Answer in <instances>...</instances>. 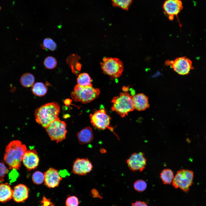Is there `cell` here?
I'll return each instance as SVG.
<instances>
[{"instance_id":"cell-1","label":"cell","mask_w":206,"mask_h":206,"mask_svg":"<svg viewBox=\"0 0 206 206\" xmlns=\"http://www.w3.org/2000/svg\"><path fill=\"white\" fill-rule=\"evenodd\" d=\"M26 150L25 145L18 140L12 141L6 146L4 160L10 169H19Z\"/></svg>"},{"instance_id":"cell-2","label":"cell","mask_w":206,"mask_h":206,"mask_svg":"<svg viewBox=\"0 0 206 206\" xmlns=\"http://www.w3.org/2000/svg\"><path fill=\"white\" fill-rule=\"evenodd\" d=\"M60 112V106L55 102L44 104L35 110V120L43 128H46L52 122L58 119Z\"/></svg>"},{"instance_id":"cell-3","label":"cell","mask_w":206,"mask_h":206,"mask_svg":"<svg viewBox=\"0 0 206 206\" xmlns=\"http://www.w3.org/2000/svg\"><path fill=\"white\" fill-rule=\"evenodd\" d=\"M111 102V110L121 117H124L134 109L132 101V96L127 93H121L119 96L114 97Z\"/></svg>"},{"instance_id":"cell-4","label":"cell","mask_w":206,"mask_h":206,"mask_svg":"<svg viewBox=\"0 0 206 206\" xmlns=\"http://www.w3.org/2000/svg\"><path fill=\"white\" fill-rule=\"evenodd\" d=\"M100 93L98 88L92 86H84L77 84L71 93V97L75 102L86 104L96 98Z\"/></svg>"},{"instance_id":"cell-5","label":"cell","mask_w":206,"mask_h":206,"mask_svg":"<svg viewBox=\"0 0 206 206\" xmlns=\"http://www.w3.org/2000/svg\"><path fill=\"white\" fill-rule=\"evenodd\" d=\"M100 65L103 73L113 78L120 77L123 71V63L117 58H104Z\"/></svg>"},{"instance_id":"cell-6","label":"cell","mask_w":206,"mask_h":206,"mask_svg":"<svg viewBox=\"0 0 206 206\" xmlns=\"http://www.w3.org/2000/svg\"><path fill=\"white\" fill-rule=\"evenodd\" d=\"M194 173L190 170L182 169L178 171L174 176L172 182L175 188H179L185 192H187L193 184Z\"/></svg>"},{"instance_id":"cell-7","label":"cell","mask_w":206,"mask_h":206,"mask_svg":"<svg viewBox=\"0 0 206 206\" xmlns=\"http://www.w3.org/2000/svg\"><path fill=\"white\" fill-rule=\"evenodd\" d=\"M66 126V123L58 118L50 123L45 128L51 140L58 143L65 138Z\"/></svg>"},{"instance_id":"cell-8","label":"cell","mask_w":206,"mask_h":206,"mask_svg":"<svg viewBox=\"0 0 206 206\" xmlns=\"http://www.w3.org/2000/svg\"><path fill=\"white\" fill-rule=\"evenodd\" d=\"M165 64L170 66L174 71L181 75H187L194 69L192 61L185 56L176 58L174 60H167Z\"/></svg>"},{"instance_id":"cell-9","label":"cell","mask_w":206,"mask_h":206,"mask_svg":"<svg viewBox=\"0 0 206 206\" xmlns=\"http://www.w3.org/2000/svg\"><path fill=\"white\" fill-rule=\"evenodd\" d=\"M92 125L99 129L104 130L108 128L113 132L114 128L110 126L111 118L104 108L98 110L90 115Z\"/></svg>"},{"instance_id":"cell-10","label":"cell","mask_w":206,"mask_h":206,"mask_svg":"<svg viewBox=\"0 0 206 206\" xmlns=\"http://www.w3.org/2000/svg\"><path fill=\"white\" fill-rule=\"evenodd\" d=\"M126 163L129 169L132 171L141 172L146 167V160L144 153L135 152L127 159Z\"/></svg>"},{"instance_id":"cell-11","label":"cell","mask_w":206,"mask_h":206,"mask_svg":"<svg viewBox=\"0 0 206 206\" xmlns=\"http://www.w3.org/2000/svg\"><path fill=\"white\" fill-rule=\"evenodd\" d=\"M163 8L164 14L168 16L170 20L172 21L175 16H177L183 6L181 0H166L163 5Z\"/></svg>"},{"instance_id":"cell-12","label":"cell","mask_w":206,"mask_h":206,"mask_svg":"<svg viewBox=\"0 0 206 206\" xmlns=\"http://www.w3.org/2000/svg\"><path fill=\"white\" fill-rule=\"evenodd\" d=\"M92 168V163L88 159L77 158L73 163L72 171L75 174L85 175L90 172Z\"/></svg>"},{"instance_id":"cell-13","label":"cell","mask_w":206,"mask_h":206,"mask_svg":"<svg viewBox=\"0 0 206 206\" xmlns=\"http://www.w3.org/2000/svg\"><path fill=\"white\" fill-rule=\"evenodd\" d=\"M22 161L29 171L37 168L39 161L37 151L35 149L26 150L23 155Z\"/></svg>"},{"instance_id":"cell-14","label":"cell","mask_w":206,"mask_h":206,"mask_svg":"<svg viewBox=\"0 0 206 206\" xmlns=\"http://www.w3.org/2000/svg\"><path fill=\"white\" fill-rule=\"evenodd\" d=\"M44 174V184L49 188L57 187L62 179L58 170L54 168H49Z\"/></svg>"},{"instance_id":"cell-15","label":"cell","mask_w":206,"mask_h":206,"mask_svg":"<svg viewBox=\"0 0 206 206\" xmlns=\"http://www.w3.org/2000/svg\"><path fill=\"white\" fill-rule=\"evenodd\" d=\"M29 189L25 185L20 184L15 186L13 190V198L16 202H23L29 196Z\"/></svg>"},{"instance_id":"cell-16","label":"cell","mask_w":206,"mask_h":206,"mask_svg":"<svg viewBox=\"0 0 206 206\" xmlns=\"http://www.w3.org/2000/svg\"><path fill=\"white\" fill-rule=\"evenodd\" d=\"M132 101L134 108L138 111L144 110L149 107L148 98L142 93L133 96Z\"/></svg>"},{"instance_id":"cell-17","label":"cell","mask_w":206,"mask_h":206,"mask_svg":"<svg viewBox=\"0 0 206 206\" xmlns=\"http://www.w3.org/2000/svg\"><path fill=\"white\" fill-rule=\"evenodd\" d=\"M77 136L79 143L81 144L88 143L93 138V133L91 128L89 126L86 127L78 132Z\"/></svg>"},{"instance_id":"cell-18","label":"cell","mask_w":206,"mask_h":206,"mask_svg":"<svg viewBox=\"0 0 206 206\" xmlns=\"http://www.w3.org/2000/svg\"><path fill=\"white\" fill-rule=\"evenodd\" d=\"M13 190L7 183L0 184V202H5L13 198Z\"/></svg>"},{"instance_id":"cell-19","label":"cell","mask_w":206,"mask_h":206,"mask_svg":"<svg viewBox=\"0 0 206 206\" xmlns=\"http://www.w3.org/2000/svg\"><path fill=\"white\" fill-rule=\"evenodd\" d=\"M79 57L77 55L73 54L70 56L66 60V62L70 67L73 73L77 75L80 71L81 66L80 63L77 62Z\"/></svg>"},{"instance_id":"cell-20","label":"cell","mask_w":206,"mask_h":206,"mask_svg":"<svg viewBox=\"0 0 206 206\" xmlns=\"http://www.w3.org/2000/svg\"><path fill=\"white\" fill-rule=\"evenodd\" d=\"M31 90L35 95L41 97L44 96L46 94L47 88L43 83L37 82L33 85Z\"/></svg>"},{"instance_id":"cell-21","label":"cell","mask_w":206,"mask_h":206,"mask_svg":"<svg viewBox=\"0 0 206 206\" xmlns=\"http://www.w3.org/2000/svg\"><path fill=\"white\" fill-rule=\"evenodd\" d=\"M174 177L173 171L169 169H164L160 173V177L165 184H170L173 182Z\"/></svg>"},{"instance_id":"cell-22","label":"cell","mask_w":206,"mask_h":206,"mask_svg":"<svg viewBox=\"0 0 206 206\" xmlns=\"http://www.w3.org/2000/svg\"><path fill=\"white\" fill-rule=\"evenodd\" d=\"M77 84L84 86H92V80L89 75L86 73L80 74L77 78Z\"/></svg>"},{"instance_id":"cell-23","label":"cell","mask_w":206,"mask_h":206,"mask_svg":"<svg viewBox=\"0 0 206 206\" xmlns=\"http://www.w3.org/2000/svg\"><path fill=\"white\" fill-rule=\"evenodd\" d=\"M35 78L32 74L27 73L23 74L21 77L20 82L21 85L25 87H29L33 85Z\"/></svg>"},{"instance_id":"cell-24","label":"cell","mask_w":206,"mask_h":206,"mask_svg":"<svg viewBox=\"0 0 206 206\" xmlns=\"http://www.w3.org/2000/svg\"><path fill=\"white\" fill-rule=\"evenodd\" d=\"M133 0H111L113 5L128 11Z\"/></svg>"},{"instance_id":"cell-25","label":"cell","mask_w":206,"mask_h":206,"mask_svg":"<svg viewBox=\"0 0 206 206\" xmlns=\"http://www.w3.org/2000/svg\"><path fill=\"white\" fill-rule=\"evenodd\" d=\"M41 46L43 49H47L51 51H54L57 48L56 43L52 38L47 37L44 39Z\"/></svg>"},{"instance_id":"cell-26","label":"cell","mask_w":206,"mask_h":206,"mask_svg":"<svg viewBox=\"0 0 206 206\" xmlns=\"http://www.w3.org/2000/svg\"><path fill=\"white\" fill-rule=\"evenodd\" d=\"M43 65L46 68L48 69H52L56 67L57 62L56 59L51 56H48L44 59Z\"/></svg>"},{"instance_id":"cell-27","label":"cell","mask_w":206,"mask_h":206,"mask_svg":"<svg viewBox=\"0 0 206 206\" xmlns=\"http://www.w3.org/2000/svg\"><path fill=\"white\" fill-rule=\"evenodd\" d=\"M32 179L34 183L37 185L41 184L44 182V174L41 171H36L33 174Z\"/></svg>"},{"instance_id":"cell-28","label":"cell","mask_w":206,"mask_h":206,"mask_svg":"<svg viewBox=\"0 0 206 206\" xmlns=\"http://www.w3.org/2000/svg\"><path fill=\"white\" fill-rule=\"evenodd\" d=\"M147 186L146 182L142 179L136 180L133 185L134 189L138 192H142L144 191L146 188Z\"/></svg>"},{"instance_id":"cell-29","label":"cell","mask_w":206,"mask_h":206,"mask_svg":"<svg viewBox=\"0 0 206 206\" xmlns=\"http://www.w3.org/2000/svg\"><path fill=\"white\" fill-rule=\"evenodd\" d=\"M79 203L78 198L74 196L68 197L66 201V206H78Z\"/></svg>"},{"instance_id":"cell-30","label":"cell","mask_w":206,"mask_h":206,"mask_svg":"<svg viewBox=\"0 0 206 206\" xmlns=\"http://www.w3.org/2000/svg\"><path fill=\"white\" fill-rule=\"evenodd\" d=\"M8 168L5 166L4 163L0 162V182L4 181L3 178L5 175L8 172Z\"/></svg>"},{"instance_id":"cell-31","label":"cell","mask_w":206,"mask_h":206,"mask_svg":"<svg viewBox=\"0 0 206 206\" xmlns=\"http://www.w3.org/2000/svg\"><path fill=\"white\" fill-rule=\"evenodd\" d=\"M9 174V179L10 182L12 183L15 181L18 176V173L17 172L16 169H13Z\"/></svg>"},{"instance_id":"cell-32","label":"cell","mask_w":206,"mask_h":206,"mask_svg":"<svg viewBox=\"0 0 206 206\" xmlns=\"http://www.w3.org/2000/svg\"><path fill=\"white\" fill-rule=\"evenodd\" d=\"M41 206H50L52 205V202L50 201V199L46 198L43 197L42 200L41 201Z\"/></svg>"},{"instance_id":"cell-33","label":"cell","mask_w":206,"mask_h":206,"mask_svg":"<svg viewBox=\"0 0 206 206\" xmlns=\"http://www.w3.org/2000/svg\"><path fill=\"white\" fill-rule=\"evenodd\" d=\"M91 193L94 198H98L101 199L102 198V197L100 195L98 191L95 189L92 190Z\"/></svg>"},{"instance_id":"cell-34","label":"cell","mask_w":206,"mask_h":206,"mask_svg":"<svg viewBox=\"0 0 206 206\" xmlns=\"http://www.w3.org/2000/svg\"><path fill=\"white\" fill-rule=\"evenodd\" d=\"M131 206H148L146 203L144 201H137L132 204Z\"/></svg>"},{"instance_id":"cell-35","label":"cell","mask_w":206,"mask_h":206,"mask_svg":"<svg viewBox=\"0 0 206 206\" xmlns=\"http://www.w3.org/2000/svg\"><path fill=\"white\" fill-rule=\"evenodd\" d=\"M71 102L72 100L69 99H66L64 101V104L67 106L70 105Z\"/></svg>"},{"instance_id":"cell-36","label":"cell","mask_w":206,"mask_h":206,"mask_svg":"<svg viewBox=\"0 0 206 206\" xmlns=\"http://www.w3.org/2000/svg\"><path fill=\"white\" fill-rule=\"evenodd\" d=\"M128 88L126 87H123L122 88V90L123 91L125 92H127L128 91Z\"/></svg>"},{"instance_id":"cell-37","label":"cell","mask_w":206,"mask_h":206,"mask_svg":"<svg viewBox=\"0 0 206 206\" xmlns=\"http://www.w3.org/2000/svg\"><path fill=\"white\" fill-rule=\"evenodd\" d=\"M100 151L102 153H105L106 152V151L105 149H103V148H102V149H100Z\"/></svg>"}]
</instances>
